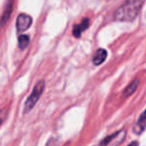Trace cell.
Masks as SVG:
<instances>
[{"instance_id":"obj_1","label":"cell","mask_w":146,"mask_h":146,"mask_svg":"<svg viewBox=\"0 0 146 146\" xmlns=\"http://www.w3.org/2000/svg\"><path fill=\"white\" fill-rule=\"evenodd\" d=\"M142 5V0H126L125 3L116 10L114 19L123 22L133 21L137 17Z\"/></svg>"},{"instance_id":"obj_2","label":"cell","mask_w":146,"mask_h":146,"mask_svg":"<svg viewBox=\"0 0 146 146\" xmlns=\"http://www.w3.org/2000/svg\"><path fill=\"white\" fill-rule=\"evenodd\" d=\"M44 81H39L36 85L33 88L32 93L30 94V96L28 97V99L25 102V107H24V113H28L31 109L35 106V104L37 103V101L40 98L41 94L43 93L44 90Z\"/></svg>"},{"instance_id":"obj_3","label":"cell","mask_w":146,"mask_h":146,"mask_svg":"<svg viewBox=\"0 0 146 146\" xmlns=\"http://www.w3.org/2000/svg\"><path fill=\"white\" fill-rule=\"evenodd\" d=\"M126 136L125 130H119V131L115 132L114 134L110 136L105 137L101 142L100 145H119L124 141Z\"/></svg>"},{"instance_id":"obj_4","label":"cell","mask_w":146,"mask_h":146,"mask_svg":"<svg viewBox=\"0 0 146 146\" xmlns=\"http://www.w3.org/2000/svg\"><path fill=\"white\" fill-rule=\"evenodd\" d=\"M32 24V18L29 15L21 13L18 15L16 20V28L19 33L23 32V31L27 30Z\"/></svg>"},{"instance_id":"obj_5","label":"cell","mask_w":146,"mask_h":146,"mask_svg":"<svg viewBox=\"0 0 146 146\" xmlns=\"http://www.w3.org/2000/svg\"><path fill=\"white\" fill-rule=\"evenodd\" d=\"M89 24H90V20L88 18H84L79 24H76L74 25L73 27V30H72V34L74 37L76 38H79L81 36V34L86 30V29L89 27Z\"/></svg>"},{"instance_id":"obj_6","label":"cell","mask_w":146,"mask_h":146,"mask_svg":"<svg viewBox=\"0 0 146 146\" xmlns=\"http://www.w3.org/2000/svg\"><path fill=\"white\" fill-rule=\"evenodd\" d=\"M106 57H107V51L105 49H98L96 51L95 55L93 57V64L94 65H100L105 61Z\"/></svg>"},{"instance_id":"obj_7","label":"cell","mask_w":146,"mask_h":146,"mask_svg":"<svg viewBox=\"0 0 146 146\" xmlns=\"http://www.w3.org/2000/svg\"><path fill=\"white\" fill-rule=\"evenodd\" d=\"M144 128H145V113L142 112L139 119H138L137 123L134 126V132H135L136 134H140L144 131Z\"/></svg>"},{"instance_id":"obj_8","label":"cell","mask_w":146,"mask_h":146,"mask_svg":"<svg viewBox=\"0 0 146 146\" xmlns=\"http://www.w3.org/2000/svg\"><path fill=\"white\" fill-rule=\"evenodd\" d=\"M12 7H13V0H9L8 5L6 7V10H5L3 16L0 19V28L2 27V25H4V23L8 20V18L10 17L11 13H12Z\"/></svg>"},{"instance_id":"obj_9","label":"cell","mask_w":146,"mask_h":146,"mask_svg":"<svg viewBox=\"0 0 146 146\" xmlns=\"http://www.w3.org/2000/svg\"><path fill=\"white\" fill-rule=\"evenodd\" d=\"M138 84H139V80L136 79V80H134V81H132L131 83H130L129 85L125 88V90H124L123 97L126 98V97H128V96L132 95V94L135 92V90L137 89Z\"/></svg>"},{"instance_id":"obj_10","label":"cell","mask_w":146,"mask_h":146,"mask_svg":"<svg viewBox=\"0 0 146 146\" xmlns=\"http://www.w3.org/2000/svg\"><path fill=\"white\" fill-rule=\"evenodd\" d=\"M18 41H19V47H20V49L26 48L29 44V36L28 35H20L18 38Z\"/></svg>"},{"instance_id":"obj_11","label":"cell","mask_w":146,"mask_h":146,"mask_svg":"<svg viewBox=\"0 0 146 146\" xmlns=\"http://www.w3.org/2000/svg\"><path fill=\"white\" fill-rule=\"evenodd\" d=\"M5 117H6V115H5V113L3 111H0V125L2 124V122L4 121Z\"/></svg>"}]
</instances>
